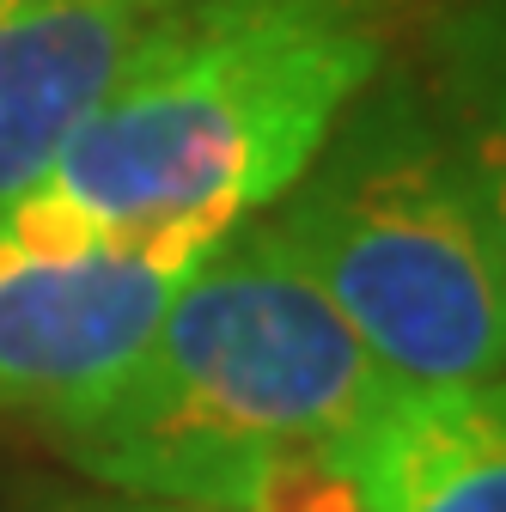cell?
<instances>
[{"mask_svg":"<svg viewBox=\"0 0 506 512\" xmlns=\"http://www.w3.org/2000/svg\"><path fill=\"white\" fill-rule=\"evenodd\" d=\"M378 43L336 0H214L183 13L55 165L0 202V232L74 250L92 238H226L318 165Z\"/></svg>","mask_w":506,"mask_h":512,"instance_id":"6da1fadb","label":"cell"},{"mask_svg":"<svg viewBox=\"0 0 506 512\" xmlns=\"http://www.w3.org/2000/svg\"><path fill=\"white\" fill-rule=\"evenodd\" d=\"M391 391L281 238L244 220L183 275L141 360L43 433L122 500L263 512L287 470L360 433Z\"/></svg>","mask_w":506,"mask_h":512,"instance_id":"7a4b0ae2","label":"cell"},{"mask_svg":"<svg viewBox=\"0 0 506 512\" xmlns=\"http://www.w3.org/2000/svg\"><path fill=\"white\" fill-rule=\"evenodd\" d=\"M263 226L397 384L500 378V214L476 165L439 147H360L305 171Z\"/></svg>","mask_w":506,"mask_h":512,"instance_id":"3957f363","label":"cell"},{"mask_svg":"<svg viewBox=\"0 0 506 512\" xmlns=\"http://www.w3.org/2000/svg\"><path fill=\"white\" fill-rule=\"evenodd\" d=\"M214 244L208 232H153L49 250L0 232V415L61 421L104 397Z\"/></svg>","mask_w":506,"mask_h":512,"instance_id":"277c9868","label":"cell"},{"mask_svg":"<svg viewBox=\"0 0 506 512\" xmlns=\"http://www.w3.org/2000/svg\"><path fill=\"white\" fill-rule=\"evenodd\" d=\"M183 19V0H7L0 7V202L31 189L92 104Z\"/></svg>","mask_w":506,"mask_h":512,"instance_id":"5b68a950","label":"cell"},{"mask_svg":"<svg viewBox=\"0 0 506 512\" xmlns=\"http://www.w3.org/2000/svg\"><path fill=\"white\" fill-rule=\"evenodd\" d=\"M360 512H506V391L397 384L360 433L342 439Z\"/></svg>","mask_w":506,"mask_h":512,"instance_id":"8992f818","label":"cell"},{"mask_svg":"<svg viewBox=\"0 0 506 512\" xmlns=\"http://www.w3.org/2000/svg\"><path fill=\"white\" fill-rule=\"evenodd\" d=\"M68 512H202V506H165V500H122V494H110V500H80Z\"/></svg>","mask_w":506,"mask_h":512,"instance_id":"52a82bcc","label":"cell"},{"mask_svg":"<svg viewBox=\"0 0 506 512\" xmlns=\"http://www.w3.org/2000/svg\"><path fill=\"white\" fill-rule=\"evenodd\" d=\"M0 7H7V0H0Z\"/></svg>","mask_w":506,"mask_h":512,"instance_id":"ba28073f","label":"cell"}]
</instances>
